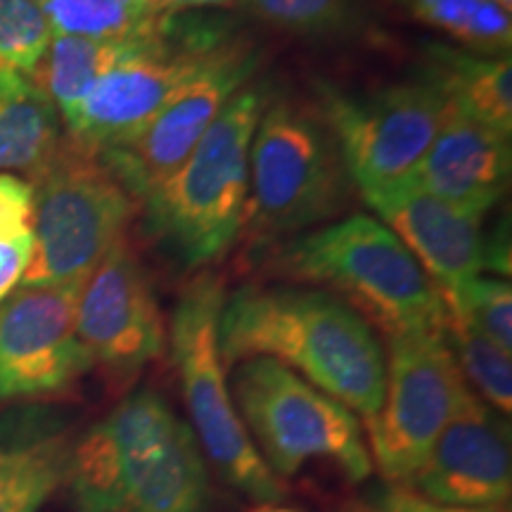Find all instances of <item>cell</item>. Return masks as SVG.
I'll list each match as a JSON object with an SVG mask.
<instances>
[{"label": "cell", "mask_w": 512, "mask_h": 512, "mask_svg": "<svg viewBox=\"0 0 512 512\" xmlns=\"http://www.w3.org/2000/svg\"><path fill=\"white\" fill-rule=\"evenodd\" d=\"M223 366L273 358L370 422L380 411L387 356L373 325L328 290L240 287L219 318Z\"/></svg>", "instance_id": "1"}, {"label": "cell", "mask_w": 512, "mask_h": 512, "mask_svg": "<svg viewBox=\"0 0 512 512\" xmlns=\"http://www.w3.org/2000/svg\"><path fill=\"white\" fill-rule=\"evenodd\" d=\"M271 95L247 83L190 155L145 197L147 228L188 268H200L238 240L249 197V147Z\"/></svg>", "instance_id": "2"}, {"label": "cell", "mask_w": 512, "mask_h": 512, "mask_svg": "<svg viewBox=\"0 0 512 512\" xmlns=\"http://www.w3.org/2000/svg\"><path fill=\"white\" fill-rule=\"evenodd\" d=\"M287 278L328 285L387 335L444 330V299L380 219L354 214L285 242L271 259Z\"/></svg>", "instance_id": "3"}, {"label": "cell", "mask_w": 512, "mask_h": 512, "mask_svg": "<svg viewBox=\"0 0 512 512\" xmlns=\"http://www.w3.org/2000/svg\"><path fill=\"white\" fill-rule=\"evenodd\" d=\"M29 183L34 252L17 290L83 285L105 254L124 240L138 200L98 152L69 136H62L53 155L31 171Z\"/></svg>", "instance_id": "4"}, {"label": "cell", "mask_w": 512, "mask_h": 512, "mask_svg": "<svg viewBox=\"0 0 512 512\" xmlns=\"http://www.w3.org/2000/svg\"><path fill=\"white\" fill-rule=\"evenodd\" d=\"M230 396L249 439L275 477H294L325 460L349 482L375 472L363 427L344 403L273 358H247L233 366Z\"/></svg>", "instance_id": "5"}, {"label": "cell", "mask_w": 512, "mask_h": 512, "mask_svg": "<svg viewBox=\"0 0 512 512\" xmlns=\"http://www.w3.org/2000/svg\"><path fill=\"white\" fill-rule=\"evenodd\" d=\"M226 290L211 273L185 285L171 318L174 356L190 430L204 458L226 482L254 503H280L285 484L268 470L242 425L230 396L226 366L219 351V318Z\"/></svg>", "instance_id": "6"}, {"label": "cell", "mask_w": 512, "mask_h": 512, "mask_svg": "<svg viewBox=\"0 0 512 512\" xmlns=\"http://www.w3.org/2000/svg\"><path fill=\"white\" fill-rule=\"evenodd\" d=\"M349 183L320 114L268 98L249 147L247 226L266 238L304 233L344 207Z\"/></svg>", "instance_id": "7"}, {"label": "cell", "mask_w": 512, "mask_h": 512, "mask_svg": "<svg viewBox=\"0 0 512 512\" xmlns=\"http://www.w3.org/2000/svg\"><path fill=\"white\" fill-rule=\"evenodd\" d=\"M316 95L320 119L363 195L411 183L451 107L420 74L370 93H347L323 81Z\"/></svg>", "instance_id": "8"}, {"label": "cell", "mask_w": 512, "mask_h": 512, "mask_svg": "<svg viewBox=\"0 0 512 512\" xmlns=\"http://www.w3.org/2000/svg\"><path fill=\"white\" fill-rule=\"evenodd\" d=\"M230 41L221 22L171 15L162 34L98 79L67 124V136L98 155L124 145Z\"/></svg>", "instance_id": "9"}, {"label": "cell", "mask_w": 512, "mask_h": 512, "mask_svg": "<svg viewBox=\"0 0 512 512\" xmlns=\"http://www.w3.org/2000/svg\"><path fill=\"white\" fill-rule=\"evenodd\" d=\"M389 337L384 399L368 425L370 458L387 484H408L451 420L465 380L441 332Z\"/></svg>", "instance_id": "10"}, {"label": "cell", "mask_w": 512, "mask_h": 512, "mask_svg": "<svg viewBox=\"0 0 512 512\" xmlns=\"http://www.w3.org/2000/svg\"><path fill=\"white\" fill-rule=\"evenodd\" d=\"M256 67V48L233 38L136 136L100 152V159L117 181L143 202L190 155L228 102L252 81Z\"/></svg>", "instance_id": "11"}, {"label": "cell", "mask_w": 512, "mask_h": 512, "mask_svg": "<svg viewBox=\"0 0 512 512\" xmlns=\"http://www.w3.org/2000/svg\"><path fill=\"white\" fill-rule=\"evenodd\" d=\"M81 285L29 287L0 304V403L67 394L93 361L76 332Z\"/></svg>", "instance_id": "12"}, {"label": "cell", "mask_w": 512, "mask_h": 512, "mask_svg": "<svg viewBox=\"0 0 512 512\" xmlns=\"http://www.w3.org/2000/svg\"><path fill=\"white\" fill-rule=\"evenodd\" d=\"M76 332L93 368L126 387L162 356L164 320L138 254L119 240L81 285Z\"/></svg>", "instance_id": "13"}, {"label": "cell", "mask_w": 512, "mask_h": 512, "mask_svg": "<svg viewBox=\"0 0 512 512\" xmlns=\"http://www.w3.org/2000/svg\"><path fill=\"white\" fill-rule=\"evenodd\" d=\"M181 418L155 389H138L76 437L64 484L76 512H128L140 477Z\"/></svg>", "instance_id": "14"}, {"label": "cell", "mask_w": 512, "mask_h": 512, "mask_svg": "<svg viewBox=\"0 0 512 512\" xmlns=\"http://www.w3.org/2000/svg\"><path fill=\"white\" fill-rule=\"evenodd\" d=\"M403 486L453 508H508L512 494L508 418L465 384L430 456Z\"/></svg>", "instance_id": "15"}, {"label": "cell", "mask_w": 512, "mask_h": 512, "mask_svg": "<svg viewBox=\"0 0 512 512\" xmlns=\"http://www.w3.org/2000/svg\"><path fill=\"white\" fill-rule=\"evenodd\" d=\"M384 226L406 245L439 292H451L486 268L510 273L503 242L486 240L484 216L439 200L413 183L363 195Z\"/></svg>", "instance_id": "16"}, {"label": "cell", "mask_w": 512, "mask_h": 512, "mask_svg": "<svg viewBox=\"0 0 512 512\" xmlns=\"http://www.w3.org/2000/svg\"><path fill=\"white\" fill-rule=\"evenodd\" d=\"M510 171V136L451 105L411 183L486 219L508 192Z\"/></svg>", "instance_id": "17"}, {"label": "cell", "mask_w": 512, "mask_h": 512, "mask_svg": "<svg viewBox=\"0 0 512 512\" xmlns=\"http://www.w3.org/2000/svg\"><path fill=\"white\" fill-rule=\"evenodd\" d=\"M74 418L46 403L0 415V512H38L64 484Z\"/></svg>", "instance_id": "18"}, {"label": "cell", "mask_w": 512, "mask_h": 512, "mask_svg": "<svg viewBox=\"0 0 512 512\" xmlns=\"http://www.w3.org/2000/svg\"><path fill=\"white\" fill-rule=\"evenodd\" d=\"M420 76L432 81L448 102L472 119L512 133V60L510 55L491 57L472 50L430 43Z\"/></svg>", "instance_id": "19"}, {"label": "cell", "mask_w": 512, "mask_h": 512, "mask_svg": "<svg viewBox=\"0 0 512 512\" xmlns=\"http://www.w3.org/2000/svg\"><path fill=\"white\" fill-rule=\"evenodd\" d=\"M60 140V114L34 79L0 72V174H31L53 155Z\"/></svg>", "instance_id": "20"}, {"label": "cell", "mask_w": 512, "mask_h": 512, "mask_svg": "<svg viewBox=\"0 0 512 512\" xmlns=\"http://www.w3.org/2000/svg\"><path fill=\"white\" fill-rule=\"evenodd\" d=\"M145 41L147 38L143 41H91V38L76 36H53L43 60L31 72V79L48 95L64 124H69L98 79L119 62L128 60Z\"/></svg>", "instance_id": "21"}, {"label": "cell", "mask_w": 512, "mask_h": 512, "mask_svg": "<svg viewBox=\"0 0 512 512\" xmlns=\"http://www.w3.org/2000/svg\"><path fill=\"white\" fill-rule=\"evenodd\" d=\"M207 460L190 425L181 420L140 477L128 512H207Z\"/></svg>", "instance_id": "22"}, {"label": "cell", "mask_w": 512, "mask_h": 512, "mask_svg": "<svg viewBox=\"0 0 512 512\" xmlns=\"http://www.w3.org/2000/svg\"><path fill=\"white\" fill-rule=\"evenodd\" d=\"M53 36L91 41H143L162 34L171 15L147 0H36Z\"/></svg>", "instance_id": "23"}, {"label": "cell", "mask_w": 512, "mask_h": 512, "mask_svg": "<svg viewBox=\"0 0 512 512\" xmlns=\"http://www.w3.org/2000/svg\"><path fill=\"white\" fill-rule=\"evenodd\" d=\"M413 19L437 29L460 48L501 57L512 48V17L494 0H396Z\"/></svg>", "instance_id": "24"}, {"label": "cell", "mask_w": 512, "mask_h": 512, "mask_svg": "<svg viewBox=\"0 0 512 512\" xmlns=\"http://www.w3.org/2000/svg\"><path fill=\"white\" fill-rule=\"evenodd\" d=\"M444 339L467 387L508 418L512 411V354L496 347L475 325L448 309L444 316Z\"/></svg>", "instance_id": "25"}, {"label": "cell", "mask_w": 512, "mask_h": 512, "mask_svg": "<svg viewBox=\"0 0 512 512\" xmlns=\"http://www.w3.org/2000/svg\"><path fill=\"white\" fill-rule=\"evenodd\" d=\"M249 15L304 38L347 36L361 24L358 0H240Z\"/></svg>", "instance_id": "26"}, {"label": "cell", "mask_w": 512, "mask_h": 512, "mask_svg": "<svg viewBox=\"0 0 512 512\" xmlns=\"http://www.w3.org/2000/svg\"><path fill=\"white\" fill-rule=\"evenodd\" d=\"M448 311L463 316L475 325L484 337L496 347L512 354V287L503 278H477L467 280L456 290L441 292Z\"/></svg>", "instance_id": "27"}, {"label": "cell", "mask_w": 512, "mask_h": 512, "mask_svg": "<svg viewBox=\"0 0 512 512\" xmlns=\"http://www.w3.org/2000/svg\"><path fill=\"white\" fill-rule=\"evenodd\" d=\"M50 41L53 29L36 0H0V72L31 76Z\"/></svg>", "instance_id": "28"}, {"label": "cell", "mask_w": 512, "mask_h": 512, "mask_svg": "<svg viewBox=\"0 0 512 512\" xmlns=\"http://www.w3.org/2000/svg\"><path fill=\"white\" fill-rule=\"evenodd\" d=\"M34 238V190L12 174H0V242Z\"/></svg>", "instance_id": "29"}, {"label": "cell", "mask_w": 512, "mask_h": 512, "mask_svg": "<svg viewBox=\"0 0 512 512\" xmlns=\"http://www.w3.org/2000/svg\"><path fill=\"white\" fill-rule=\"evenodd\" d=\"M351 512H508L503 510H472V508H453V505L434 503L430 498L415 494L403 484L384 482L377 489H370L366 496L354 505Z\"/></svg>", "instance_id": "30"}, {"label": "cell", "mask_w": 512, "mask_h": 512, "mask_svg": "<svg viewBox=\"0 0 512 512\" xmlns=\"http://www.w3.org/2000/svg\"><path fill=\"white\" fill-rule=\"evenodd\" d=\"M157 12L164 15H183V12L204 10V8H230L240 0H147Z\"/></svg>", "instance_id": "31"}, {"label": "cell", "mask_w": 512, "mask_h": 512, "mask_svg": "<svg viewBox=\"0 0 512 512\" xmlns=\"http://www.w3.org/2000/svg\"><path fill=\"white\" fill-rule=\"evenodd\" d=\"M252 512H297V510H290V508H280L278 503H261L259 508H254Z\"/></svg>", "instance_id": "32"}, {"label": "cell", "mask_w": 512, "mask_h": 512, "mask_svg": "<svg viewBox=\"0 0 512 512\" xmlns=\"http://www.w3.org/2000/svg\"><path fill=\"white\" fill-rule=\"evenodd\" d=\"M494 3H498L501 5L503 10H508V12H512V0H494Z\"/></svg>", "instance_id": "33"}]
</instances>
